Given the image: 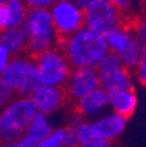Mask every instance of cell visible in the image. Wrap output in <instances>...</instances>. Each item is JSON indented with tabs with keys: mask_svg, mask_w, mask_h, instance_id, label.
Wrapping results in <instances>:
<instances>
[{
	"mask_svg": "<svg viewBox=\"0 0 146 147\" xmlns=\"http://www.w3.org/2000/svg\"><path fill=\"white\" fill-rule=\"evenodd\" d=\"M60 48L67 58L72 69L75 67H94L101 63L110 51L105 38L85 26L60 41Z\"/></svg>",
	"mask_w": 146,
	"mask_h": 147,
	"instance_id": "cell-1",
	"label": "cell"
},
{
	"mask_svg": "<svg viewBox=\"0 0 146 147\" xmlns=\"http://www.w3.org/2000/svg\"><path fill=\"white\" fill-rule=\"evenodd\" d=\"M22 28L28 36L26 53L32 58L60 42L48 9H28Z\"/></svg>",
	"mask_w": 146,
	"mask_h": 147,
	"instance_id": "cell-2",
	"label": "cell"
},
{
	"mask_svg": "<svg viewBox=\"0 0 146 147\" xmlns=\"http://www.w3.org/2000/svg\"><path fill=\"white\" fill-rule=\"evenodd\" d=\"M35 114L29 98H13L0 111V143H16L22 138Z\"/></svg>",
	"mask_w": 146,
	"mask_h": 147,
	"instance_id": "cell-3",
	"label": "cell"
},
{
	"mask_svg": "<svg viewBox=\"0 0 146 147\" xmlns=\"http://www.w3.org/2000/svg\"><path fill=\"white\" fill-rule=\"evenodd\" d=\"M5 85L19 98H29L41 85L34 58L29 55H15L0 74Z\"/></svg>",
	"mask_w": 146,
	"mask_h": 147,
	"instance_id": "cell-4",
	"label": "cell"
},
{
	"mask_svg": "<svg viewBox=\"0 0 146 147\" xmlns=\"http://www.w3.org/2000/svg\"><path fill=\"white\" fill-rule=\"evenodd\" d=\"M34 63L41 85L65 89L72 67L60 47L50 48L34 57Z\"/></svg>",
	"mask_w": 146,
	"mask_h": 147,
	"instance_id": "cell-5",
	"label": "cell"
},
{
	"mask_svg": "<svg viewBox=\"0 0 146 147\" xmlns=\"http://www.w3.org/2000/svg\"><path fill=\"white\" fill-rule=\"evenodd\" d=\"M99 88L105 92L111 90H132L134 86L133 76L121 66L118 55L108 53L96 66Z\"/></svg>",
	"mask_w": 146,
	"mask_h": 147,
	"instance_id": "cell-6",
	"label": "cell"
},
{
	"mask_svg": "<svg viewBox=\"0 0 146 147\" xmlns=\"http://www.w3.org/2000/svg\"><path fill=\"white\" fill-rule=\"evenodd\" d=\"M48 10L60 39L70 36L83 26V10L72 0H57Z\"/></svg>",
	"mask_w": 146,
	"mask_h": 147,
	"instance_id": "cell-7",
	"label": "cell"
},
{
	"mask_svg": "<svg viewBox=\"0 0 146 147\" xmlns=\"http://www.w3.org/2000/svg\"><path fill=\"white\" fill-rule=\"evenodd\" d=\"M120 25V13L118 10L104 0H96V2L89 6L86 10H83V26L105 35L108 31L114 29Z\"/></svg>",
	"mask_w": 146,
	"mask_h": 147,
	"instance_id": "cell-8",
	"label": "cell"
},
{
	"mask_svg": "<svg viewBox=\"0 0 146 147\" xmlns=\"http://www.w3.org/2000/svg\"><path fill=\"white\" fill-rule=\"evenodd\" d=\"M66 92L73 100H79L85 95L99 88L98 71L94 67H75L72 69L66 82Z\"/></svg>",
	"mask_w": 146,
	"mask_h": 147,
	"instance_id": "cell-9",
	"label": "cell"
},
{
	"mask_svg": "<svg viewBox=\"0 0 146 147\" xmlns=\"http://www.w3.org/2000/svg\"><path fill=\"white\" fill-rule=\"evenodd\" d=\"M29 100L32 102L37 112L48 117L57 112L65 105L66 93H65V89H61V88L39 85L37 90L29 96Z\"/></svg>",
	"mask_w": 146,
	"mask_h": 147,
	"instance_id": "cell-10",
	"label": "cell"
},
{
	"mask_svg": "<svg viewBox=\"0 0 146 147\" xmlns=\"http://www.w3.org/2000/svg\"><path fill=\"white\" fill-rule=\"evenodd\" d=\"M105 112H108V99L107 92L101 88L76 100V114H79L82 119H86L88 122L95 121Z\"/></svg>",
	"mask_w": 146,
	"mask_h": 147,
	"instance_id": "cell-11",
	"label": "cell"
},
{
	"mask_svg": "<svg viewBox=\"0 0 146 147\" xmlns=\"http://www.w3.org/2000/svg\"><path fill=\"white\" fill-rule=\"evenodd\" d=\"M92 125L102 138H105L108 141H113L114 138L121 136L123 131L126 130L127 118L108 111L104 115H101L99 118H96L95 121H92Z\"/></svg>",
	"mask_w": 146,
	"mask_h": 147,
	"instance_id": "cell-12",
	"label": "cell"
},
{
	"mask_svg": "<svg viewBox=\"0 0 146 147\" xmlns=\"http://www.w3.org/2000/svg\"><path fill=\"white\" fill-rule=\"evenodd\" d=\"M108 99V108H111V112L118 114L124 118H129L137 108V95L134 90H111L107 92Z\"/></svg>",
	"mask_w": 146,
	"mask_h": 147,
	"instance_id": "cell-13",
	"label": "cell"
},
{
	"mask_svg": "<svg viewBox=\"0 0 146 147\" xmlns=\"http://www.w3.org/2000/svg\"><path fill=\"white\" fill-rule=\"evenodd\" d=\"M104 38H105L108 51L115 54V55H120L129 47H132L134 42H137L136 36H134V32L132 29L123 28L121 25H118L114 29L108 31L105 35H104Z\"/></svg>",
	"mask_w": 146,
	"mask_h": 147,
	"instance_id": "cell-14",
	"label": "cell"
},
{
	"mask_svg": "<svg viewBox=\"0 0 146 147\" xmlns=\"http://www.w3.org/2000/svg\"><path fill=\"white\" fill-rule=\"evenodd\" d=\"M53 130H54V127H53L50 118L47 115H44V114L37 112L34 115V118L31 119V122L28 124V127H26V130L24 133V137L38 144L44 138L50 137Z\"/></svg>",
	"mask_w": 146,
	"mask_h": 147,
	"instance_id": "cell-15",
	"label": "cell"
},
{
	"mask_svg": "<svg viewBox=\"0 0 146 147\" xmlns=\"http://www.w3.org/2000/svg\"><path fill=\"white\" fill-rule=\"evenodd\" d=\"M28 36L24 28H9L0 32V45H3L10 55H19L26 50Z\"/></svg>",
	"mask_w": 146,
	"mask_h": 147,
	"instance_id": "cell-16",
	"label": "cell"
},
{
	"mask_svg": "<svg viewBox=\"0 0 146 147\" xmlns=\"http://www.w3.org/2000/svg\"><path fill=\"white\" fill-rule=\"evenodd\" d=\"M77 147H113L111 141L102 138L96 130L94 128L92 122L82 121L76 128Z\"/></svg>",
	"mask_w": 146,
	"mask_h": 147,
	"instance_id": "cell-17",
	"label": "cell"
},
{
	"mask_svg": "<svg viewBox=\"0 0 146 147\" xmlns=\"http://www.w3.org/2000/svg\"><path fill=\"white\" fill-rule=\"evenodd\" d=\"M5 6L10 18L9 28H22L26 18V12H28V7L25 6V3L22 0H6Z\"/></svg>",
	"mask_w": 146,
	"mask_h": 147,
	"instance_id": "cell-18",
	"label": "cell"
},
{
	"mask_svg": "<svg viewBox=\"0 0 146 147\" xmlns=\"http://www.w3.org/2000/svg\"><path fill=\"white\" fill-rule=\"evenodd\" d=\"M53 133L61 140L65 147H77V137H76V128L72 127H58L54 128Z\"/></svg>",
	"mask_w": 146,
	"mask_h": 147,
	"instance_id": "cell-19",
	"label": "cell"
},
{
	"mask_svg": "<svg viewBox=\"0 0 146 147\" xmlns=\"http://www.w3.org/2000/svg\"><path fill=\"white\" fill-rule=\"evenodd\" d=\"M13 96H15L13 92L2 82V79H0V111H2L6 105L13 99Z\"/></svg>",
	"mask_w": 146,
	"mask_h": 147,
	"instance_id": "cell-20",
	"label": "cell"
},
{
	"mask_svg": "<svg viewBox=\"0 0 146 147\" xmlns=\"http://www.w3.org/2000/svg\"><path fill=\"white\" fill-rule=\"evenodd\" d=\"M29 9H50L57 0H22Z\"/></svg>",
	"mask_w": 146,
	"mask_h": 147,
	"instance_id": "cell-21",
	"label": "cell"
},
{
	"mask_svg": "<svg viewBox=\"0 0 146 147\" xmlns=\"http://www.w3.org/2000/svg\"><path fill=\"white\" fill-rule=\"evenodd\" d=\"M38 147H65V146H63L61 140H60L54 133H51L50 137H47V138H44L43 141L38 143Z\"/></svg>",
	"mask_w": 146,
	"mask_h": 147,
	"instance_id": "cell-22",
	"label": "cell"
},
{
	"mask_svg": "<svg viewBox=\"0 0 146 147\" xmlns=\"http://www.w3.org/2000/svg\"><path fill=\"white\" fill-rule=\"evenodd\" d=\"M9 22H10V18H9V12L6 6L0 5V32L5 29H9Z\"/></svg>",
	"mask_w": 146,
	"mask_h": 147,
	"instance_id": "cell-23",
	"label": "cell"
},
{
	"mask_svg": "<svg viewBox=\"0 0 146 147\" xmlns=\"http://www.w3.org/2000/svg\"><path fill=\"white\" fill-rule=\"evenodd\" d=\"M12 55L10 53L3 47V45H0V74H2V71L5 70V67L7 66V63L10 61Z\"/></svg>",
	"mask_w": 146,
	"mask_h": 147,
	"instance_id": "cell-24",
	"label": "cell"
},
{
	"mask_svg": "<svg viewBox=\"0 0 146 147\" xmlns=\"http://www.w3.org/2000/svg\"><path fill=\"white\" fill-rule=\"evenodd\" d=\"M136 73H137V79L142 85H145L146 82V60H142L140 64L136 67Z\"/></svg>",
	"mask_w": 146,
	"mask_h": 147,
	"instance_id": "cell-25",
	"label": "cell"
},
{
	"mask_svg": "<svg viewBox=\"0 0 146 147\" xmlns=\"http://www.w3.org/2000/svg\"><path fill=\"white\" fill-rule=\"evenodd\" d=\"M113 6L120 12H127L132 6V0H115V2L113 3Z\"/></svg>",
	"mask_w": 146,
	"mask_h": 147,
	"instance_id": "cell-26",
	"label": "cell"
},
{
	"mask_svg": "<svg viewBox=\"0 0 146 147\" xmlns=\"http://www.w3.org/2000/svg\"><path fill=\"white\" fill-rule=\"evenodd\" d=\"M72 2L77 6V7H80L82 10H86L89 6H92L96 0H72Z\"/></svg>",
	"mask_w": 146,
	"mask_h": 147,
	"instance_id": "cell-27",
	"label": "cell"
},
{
	"mask_svg": "<svg viewBox=\"0 0 146 147\" xmlns=\"http://www.w3.org/2000/svg\"><path fill=\"white\" fill-rule=\"evenodd\" d=\"M16 147H38V144L28 140V138H25V137H22V138H19L16 141Z\"/></svg>",
	"mask_w": 146,
	"mask_h": 147,
	"instance_id": "cell-28",
	"label": "cell"
},
{
	"mask_svg": "<svg viewBox=\"0 0 146 147\" xmlns=\"http://www.w3.org/2000/svg\"><path fill=\"white\" fill-rule=\"evenodd\" d=\"M0 147H16V143H2Z\"/></svg>",
	"mask_w": 146,
	"mask_h": 147,
	"instance_id": "cell-29",
	"label": "cell"
},
{
	"mask_svg": "<svg viewBox=\"0 0 146 147\" xmlns=\"http://www.w3.org/2000/svg\"><path fill=\"white\" fill-rule=\"evenodd\" d=\"M104 2H107V3H111V5H113V3L115 2V0H104Z\"/></svg>",
	"mask_w": 146,
	"mask_h": 147,
	"instance_id": "cell-30",
	"label": "cell"
},
{
	"mask_svg": "<svg viewBox=\"0 0 146 147\" xmlns=\"http://www.w3.org/2000/svg\"><path fill=\"white\" fill-rule=\"evenodd\" d=\"M6 3V0H0V5H5Z\"/></svg>",
	"mask_w": 146,
	"mask_h": 147,
	"instance_id": "cell-31",
	"label": "cell"
},
{
	"mask_svg": "<svg viewBox=\"0 0 146 147\" xmlns=\"http://www.w3.org/2000/svg\"><path fill=\"white\" fill-rule=\"evenodd\" d=\"M0 144H2V143H0Z\"/></svg>",
	"mask_w": 146,
	"mask_h": 147,
	"instance_id": "cell-32",
	"label": "cell"
}]
</instances>
